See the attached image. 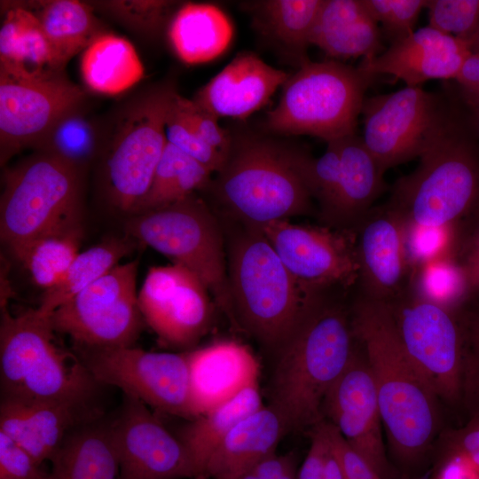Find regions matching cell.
Listing matches in <instances>:
<instances>
[{
	"mask_svg": "<svg viewBox=\"0 0 479 479\" xmlns=\"http://www.w3.org/2000/svg\"><path fill=\"white\" fill-rule=\"evenodd\" d=\"M341 287L304 292L299 319L274 353L269 404L284 419L288 434L311 429L324 420L325 397L356 346Z\"/></svg>",
	"mask_w": 479,
	"mask_h": 479,
	"instance_id": "1",
	"label": "cell"
},
{
	"mask_svg": "<svg viewBox=\"0 0 479 479\" xmlns=\"http://www.w3.org/2000/svg\"><path fill=\"white\" fill-rule=\"evenodd\" d=\"M350 321L372 372L392 455L400 469L411 472L435 436L438 397L404 349L388 302L358 294Z\"/></svg>",
	"mask_w": 479,
	"mask_h": 479,
	"instance_id": "2",
	"label": "cell"
},
{
	"mask_svg": "<svg viewBox=\"0 0 479 479\" xmlns=\"http://www.w3.org/2000/svg\"><path fill=\"white\" fill-rule=\"evenodd\" d=\"M468 115L452 101L417 168L392 187L389 208L407 223L460 225L479 216V149Z\"/></svg>",
	"mask_w": 479,
	"mask_h": 479,
	"instance_id": "3",
	"label": "cell"
},
{
	"mask_svg": "<svg viewBox=\"0 0 479 479\" xmlns=\"http://www.w3.org/2000/svg\"><path fill=\"white\" fill-rule=\"evenodd\" d=\"M243 225L227 253L234 326L275 353L299 319L304 293L260 228Z\"/></svg>",
	"mask_w": 479,
	"mask_h": 479,
	"instance_id": "4",
	"label": "cell"
},
{
	"mask_svg": "<svg viewBox=\"0 0 479 479\" xmlns=\"http://www.w3.org/2000/svg\"><path fill=\"white\" fill-rule=\"evenodd\" d=\"M208 188L243 224L261 227L312 211V198L294 167L291 147L256 136L232 138Z\"/></svg>",
	"mask_w": 479,
	"mask_h": 479,
	"instance_id": "5",
	"label": "cell"
},
{
	"mask_svg": "<svg viewBox=\"0 0 479 479\" xmlns=\"http://www.w3.org/2000/svg\"><path fill=\"white\" fill-rule=\"evenodd\" d=\"M374 76L337 60L308 61L289 75L265 126L281 135H309L326 143L355 134Z\"/></svg>",
	"mask_w": 479,
	"mask_h": 479,
	"instance_id": "6",
	"label": "cell"
},
{
	"mask_svg": "<svg viewBox=\"0 0 479 479\" xmlns=\"http://www.w3.org/2000/svg\"><path fill=\"white\" fill-rule=\"evenodd\" d=\"M79 203L80 170L37 152L4 172L1 240L18 259L40 236L79 221Z\"/></svg>",
	"mask_w": 479,
	"mask_h": 479,
	"instance_id": "7",
	"label": "cell"
},
{
	"mask_svg": "<svg viewBox=\"0 0 479 479\" xmlns=\"http://www.w3.org/2000/svg\"><path fill=\"white\" fill-rule=\"evenodd\" d=\"M125 230L140 243L194 272L234 326L224 235L208 206L192 194L169 205L131 215Z\"/></svg>",
	"mask_w": 479,
	"mask_h": 479,
	"instance_id": "8",
	"label": "cell"
},
{
	"mask_svg": "<svg viewBox=\"0 0 479 479\" xmlns=\"http://www.w3.org/2000/svg\"><path fill=\"white\" fill-rule=\"evenodd\" d=\"M400 342L437 397H463L466 332L461 308H444L407 288L388 302Z\"/></svg>",
	"mask_w": 479,
	"mask_h": 479,
	"instance_id": "9",
	"label": "cell"
},
{
	"mask_svg": "<svg viewBox=\"0 0 479 479\" xmlns=\"http://www.w3.org/2000/svg\"><path fill=\"white\" fill-rule=\"evenodd\" d=\"M175 88L161 85L130 102L107 146L105 175L112 205L131 215L148 192L167 140L164 121Z\"/></svg>",
	"mask_w": 479,
	"mask_h": 479,
	"instance_id": "10",
	"label": "cell"
},
{
	"mask_svg": "<svg viewBox=\"0 0 479 479\" xmlns=\"http://www.w3.org/2000/svg\"><path fill=\"white\" fill-rule=\"evenodd\" d=\"M77 352L100 385L116 387L158 412L193 420L186 352L135 346L77 347Z\"/></svg>",
	"mask_w": 479,
	"mask_h": 479,
	"instance_id": "11",
	"label": "cell"
},
{
	"mask_svg": "<svg viewBox=\"0 0 479 479\" xmlns=\"http://www.w3.org/2000/svg\"><path fill=\"white\" fill-rule=\"evenodd\" d=\"M137 260L119 263L51 315L55 332L76 347L134 346L145 323L138 305Z\"/></svg>",
	"mask_w": 479,
	"mask_h": 479,
	"instance_id": "12",
	"label": "cell"
},
{
	"mask_svg": "<svg viewBox=\"0 0 479 479\" xmlns=\"http://www.w3.org/2000/svg\"><path fill=\"white\" fill-rule=\"evenodd\" d=\"M452 99L421 86L365 98L363 142L383 174L420 158L446 120Z\"/></svg>",
	"mask_w": 479,
	"mask_h": 479,
	"instance_id": "13",
	"label": "cell"
},
{
	"mask_svg": "<svg viewBox=\"0 0 479 479\" xmlns=\"http://www.w3.org/2000/svg\"><path fill=\"white\" fill-rule=\"evenodd\" d=\"M259 228L303 292L347 289L357 282L353 231L288 220L273 221Z\"/></svg>",
	"mask_w": 479,
	"mask_h": 479,
	"instance_id": "14",
	"label": "cell"
},
{
	"mask_svg": "<svg viewBox=\"0 0 479 479\" xmlns=\"http://www.w3.org/2000/svg\"><path fill=\"white\" fill-rule=\"evenodd\" d=\"M85 92L65 74L19 80L0 72V161L39 145L66 114L82 108Z\"/></svg>",
	"mask_w": 479,
	"mask_h": 479,
	"instance_id": "15",
	"label": "cell"
},
{
	"mask_svg": "<svg viewBox=\"0 0 479 479\" xmlns=\"http://www.w3.org/2000/svg\"><path fill=\"white\" fill-rule=\"evenodd\" d=\"M209 293L194 272L173 263L149 269L138 291V305L145 323L161 342L187 348L211 326Z\"/></svg>",
	"mask_w": 479,
	"mask_h": 479,
	"instance_id": "16",
	"label": "cell"
},
{
	"mask_svg": "<svg viewBox=\"0 0 479 479\" xmlns=\"http://www.w3.org/2000/svg\"><path fill=\"white\" fill-rule=\"evenodd\" d=\"M112 428L122 479H196L182 441L140 400L123 395Z\"/></svg>",
	"mask_w": 479,
	"mask_h": 479,
	"instance_id": "17",
	"label": "cell"
},
{
	"mask_svg": "<svg viewBox=\"0 0 479 479\" xmlns=\"http://www.w3.org/2000/svg\"><path fill=\"white\" fill-rule=\"evenodd\" d=\"M322 412L381 479L400 478L386 454L374 381L357 341L349 363L325 397Z\"/></svg>",
	"mask_w": 479,
	"mask_h": 479,
	"instance_id": "18",
	"label": "cell"
},
{
	"mask_svg": "<svg viewBox=\"0 0 479 479\" xmlns=\"http://www.w3.org/2000/svg\"><path fill=\"white\" fill-rule=\"evenodd\" d=\"M406 222L387 204L373 207L354 229L359 294L390 302L409 286Z\"/></svg>",
	"mask_w": 479,
	"mask_h": 479,
	"instance_id": "19",
	"label": "cell"
},
{
	"mask_svg": "<svg viewBox=\"0 0 479 479\" xmlns=\"http://www.w3.org/2000/svg\"><path fill=\"white\" fill-rule=\"evenodd\" d=\"M474 50L470 42L443 34L429 26L414 30L358 67L373 76L390 75L417 87L433 79H455Z\"/></svg>",
	"mask_w": 479,
	"mask_h": 479,
	"instance_id": "20",
	"label": "cell"
},
{
	"mask_svg": "<svg viewBox=\"0 0 479 479\" xmlns=\"http://www.w3.org/2000/svg\"><path fill=\"white\" fill-rule=\"evenodd\" d=\"M102 412L98 404L1 397L0 431L42 465L73 428Z\"/></svg>",
	"mask_w": 479,
	"mask_h": 479,
	"instance_id": "21",
	"label": "cell"
},
{
	"mask_svg": "<svg viewBox=\"0 0 479 479\" xmlns=\"http://www.w3.org/2000/svg\"><path fill=\"white\" fill-rule=\"evenodd\" d=\"M193 419L259 384L260 363L236 341H219L186 352Z\"/></svg>",
	"mask_w": 479,
	"mask_h": 479,
	"instance_id": "22",
	"label": "cell"
},
{
	"mask_svg": "<svg viewBox=\"0 0 479 479\" xmlns=\"http://www.w3.org/2000/svg\"><path fill=\"white\" fill-rule=\"evenodd\" d=\"M289 75L254 52L238 53L192 98L218 118L245 120L263 107Z\"/></svg>",
	"mask_w": 479,
	"mask_h": 479,
	"instance_id": "23",
	"label": "cell"
},
{
	"mask_svg": "<svg viewBox=\"0 0 479 479\" xmlns=\"http://www.w3.org/2000/svg\"><path fill=\"white\" fill-rule=\"evenodd\" d=\"M8 3L2 4L0 72L27 81L65 74L37 18L15 2Z\"/></svg>",
	"mask_w": 479,
	"mask_h": 479,
	"instance_id": "24",
	"label": "cell"
},
{
	"mask_svg": "<svg viewBox=\"0 0 479 479\" xmlns=\"http://www.w3.org/2000/svg\"><path fill=\"white\" fill-rule=\"evenodd\" d=\"M342 176L334 201L322 218L330 228L352 232L386 189L384 174L355 134L339 138Z\"/></svg>",
	"mask_w": 479,
	"mask_h": 479,
	"instance_id": "25",
	"label": "cell"
},
{
	"mask_svg": "<svg viewBox=\"0 0 479 479\" xmlns=\"http://www.w3.org/2000/svg\"><path fill=\"white\" fill-rule=\"evenodd\" d=\"M284 419L270 404L246 417L211 455L204 479H240L261 460L276 452L287 435Z\"/></svg>",
	"mask_w": 479,
	"mask_h": 479,
	"instance_id": "26",
	"label": "cell"
},
{
	"mask_svg": "<svg viewBox=\"0 0 479 479\" xmlns=\"http://www.w3.org/2000/svg\"><path fill=\"white\" fill-rule=\"evenodd\" d=\"M51 463L47 479H122L112 416L102 412L73 428Z\"/></svg>",
	"mask_w": 479,
	"mask_h": 479,
	"instance_id": "27",
	"label": "cell"
},
{
	"mask_svg": "<svg viewBox=\"0 0 479 479\" xmlns=\"http://www.w3.org/2000/svg\"><path fill=\"white\" fill-rule=\"evenodd\" d=\"M382 37L361 0H323L311 44L334 59L370 60L386 49Z\"/></svg>",
	"mask_w": 479,
	"mask_h": 479,
	"instance_id": "28",
	"label": "cell"
},
{
	"mask_svg": "<svg viewBox=\"0 0 479 479\" xmlns=\"http://www.w3.org/2000/svg\"><path fill=\"white\" fill-rule=\"evenodd\" d=\"M170 45L184 63L211 61L229 47L233 27L218 6L207 3L182 4L169 23Z\"/></svg>",
	"mask_w": 479,
	"mask_h": 479,
	"instance_id": "29",
	"label": "cell"
},
{
	"mask_svg": "<svg viewBox=\"0 0 479 479\" xmlns=\"http://www.w3.org/2000/svg\"><path fill=\"white\" fill-rule=\"evenodd\" d=\"M39 20L56 56L66 67L76 54L104 33L94 8L77 0L16 1Z\"/></svg>",
	"mask_w": 479,
	"mask_h": 479,
	"instance_id": "30",
	"label": "cell"
},
{
	"mask_svg": "<svg viewBox=\"0 0 479 479\" xmlns=\"http://www.w3.org/2000/svg\"><path fill=\"white\" fill-rule=\"evenodd\" d=\"M80 70L90 90L108 96L128 90L144 76V66L133 44L110 33L95 37L82 51Z\"/></svg>",
	"mask_w": 479,
	"mask_h": 479,
	"instance_id": "31",
	"label": "cell"
},
{
	"mask_svg": "<svg viewBox=\"0 0 479 479\" xmlns=\"http://www.w3.org/2000/svg\"><path fill=\"white\" fill-rule=\"evenodd\" d=\"M263 405L259 384L252 385L226 403L191 420L179 429L176 435L192 458L196 479H204L211 455L229 432Z\"/></svg>",
	"mask_w": 479,
	"mask_h": 479,
	"instance_id": "32",
	"label": "cell"
},
{
	"mask_svg": "<svg viewBox=\"0 0 479 479\" xmlns=\"http://www.w3.org/2000/svg\"><path fill=\"white\" fill-rule=\"evenodd\" d=\"M322 4L323 0H265L251 3L249 11L259 29L301 67L310 61L307 50Z\"/></svg>",
	"mask_w": 479,
	"mask_h": 479,
	"instance_id": "33",
	"label": "cell"
},
{
	"mask_svg": "<svg viewBox=\"0 0 479 479\" xmlns=\"http://www.w3.org/2000/svg\"><path fill=\"white\" fill-rule=\"evenodd\" d=\"M212 174L205 165L167 142L150 188L131 215L169 205L208 188Z\"/></svg>",
	"mask_w": 479,
	"mask_h": 479,
	"instance_id": "34",
	"label": "cell"
},
{
	"mask_svg": "<svg viewBox=\"0 0 479 479\" xmlns=\"http://www.w3.org/2000/svg\"><path fill=\"white\" fill-rule=\"evenodd\" d=\"M134 240L110 238L80 252L62 279L44 290L38 308L50 315L106 275L134 248Z\"/></svg>",
	"mask_w": 479,
	"mask_h": 479,
	"instance_id": "35",
	"label": "cell"
},
{
	"mask_svg": "<svg viewBox=\"0 0 479 479\" xmlns=\"http://www.w3.org/2000/svg\"><path fill=\"white\" fill-rule=\"evenodd\" d=\"M81 240L80 222L75 221L35 240L17 260L34 283L47 290L62 279L80 253Z\"/></svg>",
	"mask_w": 479,
	"mask_h": 479,
	"instance_id": "36",
	"label": "cell"
},
{
	"mask_svg": "<svg viewBox=\"0 0 479 479\" xmlns=\"http://www.w3.org/2000/svg\"><path fill=\"white\" fill-rule=\"evenodd\" d=\"M99 141L96 124L79 108L62 117L35 150L54 155L81 170L94 157Z\"/></svg>",
	"mask_w": 479,
	"mask_h": 479,
	"instance_id": "37",
	"label": "cell"
},
{
	"mask_svg": "<svg viewBox=\"0 0 479 479\" xmlns=\"http://www.w3.org/2000/svg\"><path fill=\"white\" fill-rule=\"evenodd\" d=\"M412 291L422 299L457 310L470 298L464 272L453 255L428 262L412 273Z\"/></svg>",
	"mask_w": 479,
	"mask_h": 479,
	"instance_id": "38",
	"label": "cell"
},
{
	"mask_svg": "<svg viewBox=\"0 0 479 479\" xmlns=\"http://www.w3.org/2000/svg\"><path fill=\"white\" fill-rule=\"evenodd\" d=\"M89 4L130 31L149 38L161 33L182 4L167 0H110Z\"/></svg>",
	"mask_w": 479,
	"mask_h": 479,
	"instance_id": "39",
	"label": "cell"
},
{
	"mask_svg": "<svg viewBox=\"0 0 479 479\" xmlns=\"http://www.w3.org/2000/svg\"><path fill=\"white\" fill-rule=\"evenodd\" d=\"M459 228L460 225L428 226L406 222L405 248L411 273L428 262L453 255Z\"/></svg>",
	"mask_w": 479,
	"mask_h": 479,
	"instance_id": "40",
	"label": "cell"
},
{
	"mask_svg": "<svg viewBox=\"0 0 479 479\" xmlns=\"http://www.w3.org/2000/svg\"><path fill=\"white\" fill-rule=\"evenodd\" d=\"M428 26L443 34L474 42L479 30V0H427Z\"/></svg>",
	"mask_w": 479,
	"mask_h": 479,
	"instance_id": "41",
	"label": "cell"
},
{
	"mask_svg": "<svg viewBox=\"0 0 479 479\" xmlns=\"http://www.w3.org/2000/svg\"><path fill=\"white\" fill-rule=\"evenodd\" d=\"M371 17L382 27V36L389 44L414 31L427 0H361Z\"/></svg>",
	"mask_w": 479,
	"mask_h": 479,
	"instance_id": "42",
	"label": "cell"
},
{
	"mask_svg": "<svg viewBox=\"0 0 479 479\" xmlns=\"http://www.w3.org/2000/svg\"><path fill=\"white\" fill-rule=\"evenodd\" d=\"M164 133L168 143L202 163L213 173H217L223 167L226 158L190 128L173 106L171 98L165 115Z\"/></svg>",
	"mask_w": 479,
	"mask_h": 479,
	"instance_id": "43",
	"label": "cell"
},
{
	"mask_svg": "<svg viewBox=\"0 0 479 479\" xmlns=\"http://www.w3.org/2000/svg\"><path fill=\"white\" fill-rule=\"evenodd\" d=\"M171 103L183 120L208 145L227 158L232 137L218 123L217 118L193 99H188L177 92Z\"/></svg>",
	"mask_w": 479,
	"mask_h": 479,
	"instance_id": "44",
	"label": "cell"
},
{
	"mask_svg": "<svg viewBox=\"0 0 479 479\" xmlns=\"http://www.w3.org/2000/svg\"><path fill=\"white\" fill-rule=\"evenodd\" d=\"M47 475L29 452L0 431V479H47Z\"/></svg>",
	"mask_w": 479,
	"mask_h": 479,
	"instance_id": "45",
	"label": "cell"
},
{
	"mask_svg": "<svg viewBox=\"0 0 479 479\" xmlns=\"http://www.w3.org/2000/svg\"><path fill=\"white\" fill-rule=\"evenodd\" d=\"M461 314L466 332L463 397L479 407V310L468 311L462 307Z\"/></svg>",
	"mask_w": 479,
	"mask_h": 479,
	"instance_id": "46",
	"label": "cell"
},
{
	"mask_svg": "<svg viewBox=\"0 0 479 479\" xmlns=\"http://www.w3.org/2000/svg\"><path fill=\"white\" fill-rule=\"evenodd\" d=\"M460 225L453 257L462 269L470 297L479 300V216Z\"/></svg>",
	"mask_w": 479,
	"mask_h": 479,
	"instance_id": "47",
	"label": "cell"
},
{
	"mask_svg": "<svg viewBox=\"0 0 479 479\" xmlns=\"http://www.w3.org/2000/svg\"><path fill=\"white\" fill-rule=\"evenodd\" d=\"M327 427L332 446L346 479H381L366 459L349 444L329 420H327Z\"/></svg>",
	"mask_w": 479,
	"mask_h": 479,
	"instance_id": "48",
	"label": "cell"
},
{
	"mask_svg": "<svg viewBox=\"0 0 479 479\" xmlns=\"http://www.w3.org/2000/svg\"><path fill=\"white\" fill-rule=\"evenodd\" d=\"M311 443L297 479H322L330 452V439L326 419L310 429Z\"/></svg>",
	"mask_w": 479,
	"mask_h": 479,
	"instance_id": "49",
	"label": "cell"
},
{
	"mask_svg": "<svg viewBox=\"0 0 479 479\" xmlns=\"http://www.w3.org/2000/svg\"><path fill=\"white\" fill-rule=\"evenodd\" d=\"M453 455L465 456L479 467V420L452 433L438 460Z\"/></svg>",
	"mask_w": 479,
	"mask_h": 479,
	"instance_id": "50",
	"label": "cell"
},
{
	"mask_svg": "<svg viewBox=\"0 0 479 479\" xmlns=\"http://www.w3.org/2000/svg\"><path fill=\"white\" fill-rule=\"evenodd\" d=\"M454 80L467 108H479V48L468 55Z\"/></svg>",
	"mask_w": 479,
	"mask_h": 479,
	"instance_id": "51",
	"label": "cell"
},
{
	"mask_svg": "<svg viewBox=\"0 0 479 479\" xmlns=\"http://www.w3.org/2000/svg\"><path fill=\"white\" fill-rule=\"evenodd\" d=\"M435 479H479V467L465 456H450L438 462Z\"/></svg>",
	"mask_w": 479,
	"mask_h": 479,
	"instance_id": "52",
	"label": "cell"
},
{
	"mask_svg": "<svg viewBox=\"0 0 479 479\" xmlns=\"http://www.w3.org/2000/svg\"><path fill=\"white\" fill-rule=\"evenodd\" d=\"M327 421V420H326ZM328 429V427H327ZM329 435V433H328ZM330 439V437H329ZM330 452L327 457L322 479H346L342 465L332 446L330 440Z\"/></svg>",
	"mask_w": 479,
	"mask_h": 479,
	"instance_id": "53",
	"label": "cell"
},
{
	"mask_svg": "<svg viewBox=\"0 0 479 479\" xmlns=\"http://www.w3.org/2000/svg\"><path fill=\"white\" fill-rule=\"evenodd\" d=\"M470 112V114L468 115L471 125L475 132V134L479 137V108L475 109H468Z\"/></svg>",
	"mask_w": 479,
	"mask_h": 479,
	"instance_id": "54",
	"label": "cell"
},
{
	"mask_svg": "<svg viewBox=\"0 0 479 479\" xmlns=\"http://www.w3.org/2000/svg\"><path fill=\"white\" fill-rule=\"evenodd\" d=\"M281 479H297L296 469H293L284 475Z\"/></svg>",
	"mask_w": 479,
	"mask_h": 479,
	"instance_id": "55",
	"label": "cell"
},
{
	"mask_svg": "<svg viewBox=\"0 0 479 479\" xmlns=\"http://www.w3.org/2000/svg\"><path fill=\"white\" fill-rule=\"evenodd\" d=\"M240 479H258V477L252 470H250L246 475H244Z\"/></svg>",
	"mask_w": 479,
	"mask_h": 479,
	"instance_id": "56",
	"label": "cell"
},
{
	"mask_svg": "<svg viewBox=\"0 0 479 479\" xmlns=\"http://www.w3.org/2000/svg\"><path fill=\"white\" fill-rule=\"evenodd\" d=\"M475 48H479V30L474 42Z\"/></svg>",
	"mask_w": 479,
	"mask_h": 479,
	"instance_id": "57",
	"label": "cell"
}]
</instances>
